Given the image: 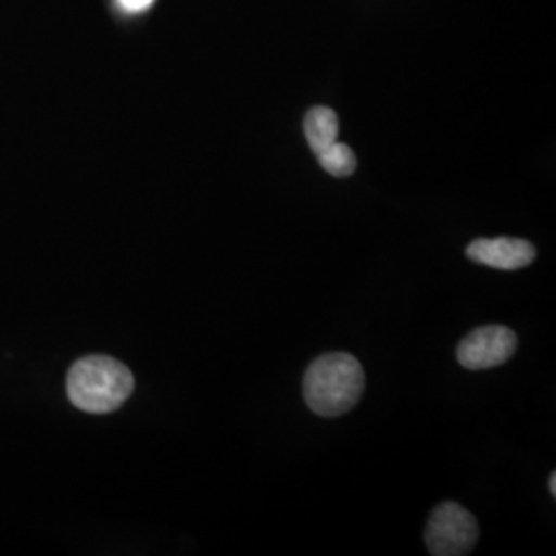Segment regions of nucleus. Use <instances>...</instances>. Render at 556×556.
<instances>
[{
	"label": "nucleus",
	"instance_id": "423d86ee",
	"mask_svg": "<svg viewBox=\"0 0 556 556\" xmlns=\"http://www.w3.org/2000/svg\"><path fill=\"white\" fill-rule=\"evenodd\" d=\"M303 130H305V139L309 142V149L314 151V155H319L324 149H328L330 144L337 142V112L330 110V108H326V105L312 108V110L305 114Z\"/></svg>",
	"mask_w": 556,
	"mask_h": 556
},
{
	"label": "nucleus",
	"instance_id": "f03ea898",
	"mask_svg": "<svg viewBox=\"0 0 556 556\" xmlns=\"http://www.w3.org/2000/svg\"><path fill=\"white\" fill-rule=\"evenodd\" d=\"M135 390L130 369L116 358L105 355L77 361L66 378L71 402L89 415H108L118 410Z\"/></svg>",
	"mask_w": 556,
	"mask_h": 556
},
{
	"label": "nucleus",
	"instance_id": "6e6552de",
	"mask_svg": "<svg viewBox=\"0 0 556 556\" xmlns=\"http://www.w3.org/2000/svg\"><path fill=\"white\" fill-rule=\"evenodd\" d=\"M155 0H118L119 7L126 11V13H142L147 11L149 7H153Z\"/></svg>",
	"mask_w": 556,
	"mask_h": 556
},
{
	"label": "nucleus",
	"instance_id": "39448f33",
	"mask_svg": "<svg viewBox=\"0 0 556 556\" xmlns=\"http://www.w3.org/2000/svg\"><path fill=\"white\" fill-rule=\"evenodd\" d=\"M466 256L489 266V268H498V270H519L530 266L536 260V248L526 241L517 238H495V239H475L466 248Z\"/></svg>",
	"mask_w": 556,
	"mask_h": 556
},
{
	"label": "nucleus",
	"instance_id": "f257e3e1",
	"mask_svg": "<svg viewBox=\"0 0 556 556\" xmlns=\"http://www.w3.org/2000/svg\"><path fill=\"white\" fill-rule=\"evenodd\" d=\"M365 390V374L357 357L328 353L316 358L303 378V396L318 417L337 418L357 406Z\"/></svg>",
	"mask_w": 556,
	"mask_h": 556
},
{
	"label": "nucleus",
	"instance_id": "1a4fd4ad",
	"mask_svg": "<svg viewBox=\"0 0 556 556\" xmlns=\"http://www.w3.org/2000/svg\"><path fill=\"white\" fill-rule=\"evenodd\" d=\"M548 482H551V484H548V486H551V493H553V497H556V475H555V472H553V475H551V480H548Z\"/></svg>",
	"mask_w": 556,
	"mask_h": 556
},
{
	"label": "nucleus",
	"instance_id": "0eeeda50",
	"mask_svg": "<svg viewBox=\"0 0 556 556\" xmlns=\"http://www.w3.org/2000/svg\"><path fill=\"white\" fill-rule=\"evenodd\" d=\"M316 157H318L321 169L334 178H349L357 169V157H355L353 149L338 140L328 149H324Z\"/></svg>",
	"mask_w": 556,
	"mask_h": 556
},
{
	"label": "nucleus",
	"instance_id": "20e7f679",
	"mask_svg": "<svg viewBox=\"0 0 556 556\" xmlns=\"http://www.w3.org/2000/svg\"><path fill=\"white\" fill-rule=\"evenodd\" d=\"M517 337L505 326H482L472 330L457 346V361L462 367L480 371L493 369L514 357Z\"/></svg>",
	"mask_w": 556,
	"mask_h": 556
},
{
	"label": "nucleus",
	"instance_id": "7ed1b4c3",
	"mask_svg": "<svg viewBox=\"0 0 556 556\" xmlns=\"http://www.w3.org/2000/svg\"><path fill=\"white\" fill-rule=\"evenodd\" d=\"M477 519L459 503L445 501L429 517L425 542L431 555H468L477 546Z\"/></svg>",
	"mask_w": 556,
	"mask_h": 556
}]
</instances>
